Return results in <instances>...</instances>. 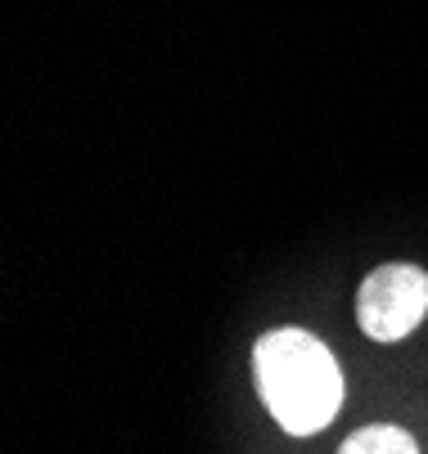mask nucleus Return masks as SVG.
<instances>
[{"mask_svg":"<svg viewBox=\"0 0 428 454\" xmlns=\"http://www.w3.org/2000/svg\"><path fill=\"white\" fill-rule=\"evenodd\" d=\"M253 387L289 436H316L343 410L338 356L297 324L266 329L253 342Z\"/></svg>","mask_w":428,"mask_h":454,"instance_id":"obj_1","label":"nucleus"},{"mask_svg":"<svg viewBox=\"0 0 428 454\" xmlns=\"http://www.w3.org/2000/svg\"><path fill=\"white\" fill-rule=\"evenodd\" d=\"M428 315V270L415 262H384L356 288V324L370 342H406Z\"/></svg>","mask_w":428,"mask_h":454,"instance_id":"obj_2","label":"nucleus"},{"mask_svg":"<svg viewBox=\"0 0 428 454\" xmlns=\"http://www.w3.org/2000/svg\"><path fill=\"white\" fill-rule=\"evenodd\" d=\"M338 454H419V441L397 423H365L338 445Z\"/></svg>","mask_w":428,"mask_h":454,"instance_id":"obj_3","label":"nucleus"}]
</instances>
